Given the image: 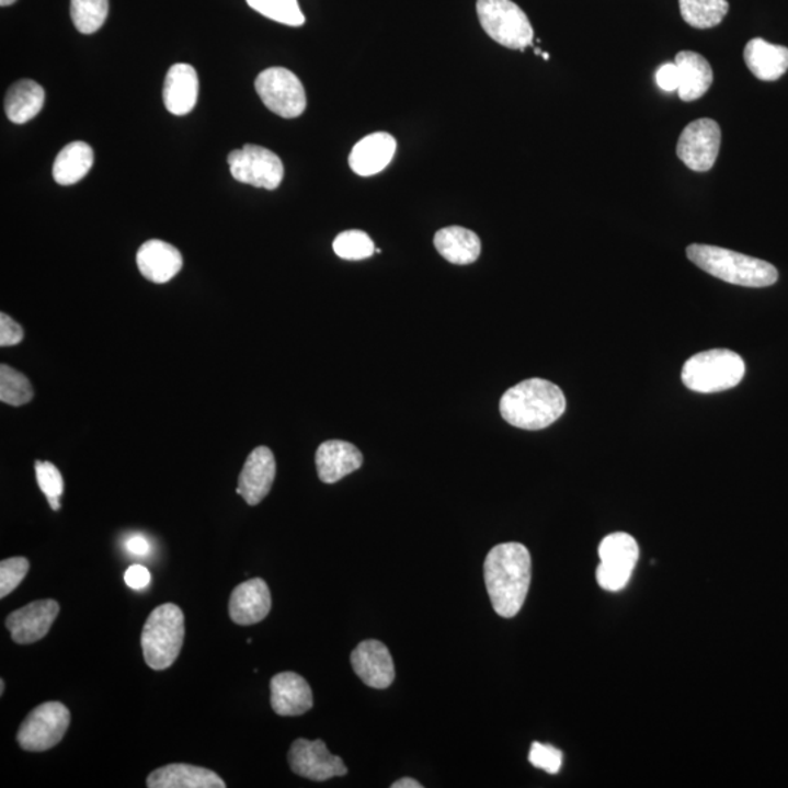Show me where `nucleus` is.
Listing matches in <instances>:
<instances>
[{
	"label": "nucleus",
	"instance_id": "obj_7",
	"mask_svg": "<svg viewBox=\"0 0 788 788\" xmlns=\"http://www.w3.org/2000/svg\"><path fill=\"white\" fill-rule=\"evenodd\" d=\"M70 724L65 704L50 701L34 708L16 733L18 745L28 752H44L59 745Z\"/></svg>",
	"mask_w": 788,
	"mask_h": 788
},
{
	"label": "nucleus",
	"instance_id": "obj_32",
	"mask_svg": "<svg viewBox=\"0 0 788 788\" xmlns=\"http://www.w3.org/2000/svg\"><path fill=\"white\" fill-rule=\"evenodd\" d=\"M333 250L345 261H364L376 252L369 236L358 230L341 232L333 241Z\"/></svg>",
	"mask_w": 788,
	"mask_h": 788
},
{
	"label": "nucleus",
	"instance_id": "obj_23",
	"mask_svg": "<svg viewBox=\"0 0 788 788\" xmlns=\"http://www.w3.org/2000/svg\"><path fill=\"white\" fill-rule=\"evenodd\" d=\"M675 64L679 72V99L689 103L706 95L715 81V73L706 57L699 53L684 50L677 53Z\"/></svg>",
	"mask_w": 788,
	"mask_h": 788
},
{
	"label": "nucleus",
	"instance_id": "obj_4",
	"mask_svg": "<svg viewBox=\"0 0 788 788\" xmlns=\"http://www.w3.org/2000/svg\"><path fill=\"white\" fill-rule=\"evenodd\" d=\"M183 641V610L173 603L156 607L148 616L140 638L145 663L153 671H165L178 660Z\"/></svg>",
	"mask_w": 788,
	"mask_h": 788
},
{
	"label": "nucleus",
	"instance_id": "obj_36",
	"mask_svg": "<svg viewBox=\"0 0 788 788\" xmlns=\"http://www.w3.org/2000/svg\"><path fill=\"white\" fill-rule=\"evenodd\" d=\"M24 339V330L7 312L0 315V346H15Z\"/></svg>",
	"mask_w": 788,
	"mask_h": 788
},
{
	"label": "nucleus",
	"instance_id": "obj_39",
	"mask_svg": "<svg viewBox=\"0 0 788 788\" xmlns=\"http://www.w3.org/2000/svg\"><path fill=\"white\" fill-rule=\"evenodd\" d=\"M126 549L129 550L130 553L138 555V557H145V555L149 553L151 546H149V541L145 539L144 536L138 535L127 539Z\"/></svg>",
	"mask_w": 788,
	"mask_h": 788
},
{
	"label": "nucleus",
	"instance_id": "obj_14",
	"mask_svg": "<svg viewBox=\"0 0 788 788\" xmlns=\"http://www.w3.org/2000/svg\"><path fill=\"white\" fill-rule=\"evenodd\" d=\"M354 672L365 685L386 689L393 684L396 672L389 649L377 640L361 642L351 654Z\"/></svg>",
	"mask_w": 788,
	"mask_h": 788
},
{
	"label": "nucleus",
	"instance_id": "obj_30",
	"mask_svg": "<svg viewBox=\"0 0 788 788\" xmlns=\"http://www.w3.org/2000/svg\"><path fill=\"white\" fill-rule=\"evenodd\" d=\"M34 391L24 374L7 364L0 365V400L11 407H24L31 402Z\"/></svg>",
	"mask_w": 788,
	"mask_h": 788
},
{
	"label": "nucleus",
	"instance_id": "obj_19",
	"mask_svg": "<svg viewBox=\"0 0 788 788\" xmlns=\"http://www.w3.org/2000/svg\"><path fill=\"white\" fill-rule=\"evenodd\" d=\"M396 148H398V142L386 132L365 136L352 149L350 167L361 178L381 173L393 160Z\"/></svg>",
	"mask_w": 788,
	"mask_h": 788
},
{
	"label": "nucleus",
	"instance_id": "obj_20",
	"mask_svg": "<svg viewBox=\"0 0 788 788\" xmlns=\"http://www.w3.org/2000/svg\"><path fill=\"white\" fill-rule=\"evenodd\" d=\"M140 273L153 284H165L183 267V256L174 245L161 240H149L136 254Z\"/></svg>",
	"mask_w": 788,
	"mask_h": 788
},
{
	"label": "nucleus",
	"instance_id": "obj_16",
	"mask_svg": "<svg viewBox=\"0 0 788 788\" xmlns=\"http://www.w3.org/2000/svg\"><path fill=\"white\" fill-rule=\"evenodd\" d=\"M228 607L232 623L241 627L262 623L272 609L271 590L266 581L252 579L237 585L232 590Z\"/></svg>",
	"mask_w": 788,
	"mask_h": 788
},
{
	"label": "nucleus",
	"instance_id": "obj_18",
	"mask_svg": "<svg viewBox=\"0 0 788 788\" xmlns=\"http://www.w3.org/2000/svg\"><path fill=\"white\" fill-rule=\"evenodd\" d=\"M363 453L354 444L329 439L317 448L316 468L321 482L336 483L363 466Z\"/></svg>",
	"mask_w": 788,
	"mask_h": 788
},
{
	"label": "nucleus",
	"instance_id": "obj_2",
	"mask_svg": "<svg viewBox=\"0 0 788 788\" xmlns=\"http://www.w3.org/2000/svg\"><path fill=\"white\" fill-rule=\"evenodd\" d=\"M566 408L562 390L541 378L518 382L505 391L500 402L501 416L510 425L527 431L548 429L562 416Z\"/></svg>",
	"mask_w": 788,
	"mask_h": 788
},
{
	"label": "nucleus",
	"instance_id": "obj_27",
	"mask_svg": "<svg viewBox=\"0 0 788 788\" xmlns=\"http://www.w3.org/2000/svg\"><path fill=\"white\" fill-rule=\"evenodd\" d=\"M94 164V151L85 142L66 145L53 164V179L60 186H72L81 182Z\"/></svg>",
	"mask_w": 788,
	"mask_h": 788
},
{
	"label": "nucleus",
	"instance_id": "obj_34",
	"mask_svg": "<svg viewBox=\"0 0 788 788\" xmlns=\"http://www.w3.org/2000/svg\"><path fill=\"white\" fill-rule=\"evenodd\" d=\"M30 571V561L16 557L0 562V597L9 596L22 583Z\"/></svg>",
	"mask_w": 788,
	"mask_h": 788
},
{
	"label": "nucleus",
	"instance_id": "obj_25",
	"mask_svg": "<svg viewBox=\"0 0 788 788\" xmlns=\"http://www.w3.org/2000/svg\"><path fill=\"white\" fill-rule=\"evenodd\" d=\"M437 252L453 264H470L481 256V240L464 227H447L434 237Z\"/></svg>",
	"mask_w": 788,
	"mask_h": 788
},
{
	"label": "nucleus",
	"instance_id": "obj_43",
	"mask_svg": "<svg viewBox=\"0 0 788 788\" xmlns=\"http://www.w3.org/2000/svg\"><path fill=\"white\" fill-rule=\"evenodd\" d=\"M541 57H544L545 60H549L548 53H541Z\"/></svg>",
	"mask_w": 788,
	"mask_h": 788
},
{
	"label": "nucleus",
	"instance_id": "obj_21",
	"mask_svg": "<svg viewBox=\"0 0 788 788\" xmlns=\"http://www.w3.org/2000/svg\"><path fill=\"white\" fill-rule=\"evenodd\" d=\"M199 95V78L192 65L175 64L171 66L164 82V104L174 116H184L196 107Z\"/></svg>",
	"mask_w": 788,
	"mask_h": 788
},
{
	"label": "nucleus",
	"instance_id": "obj_29",
	"mask_svg": "<svg viewBox=\"0 0 788 788\" xmlns=\"http://www.w3.org/2000/svg\"><path fill=\"white\" fill-rule=\"evenodd\" d=\"M70 16L79 33L94 34L109 16V0H70Z\"/></svg>",
	"mask_w": 788,
	"mask_h": 788
},
{
	"label": "nucleus",
	"instance_id": "obj_10",
	"mask_svg": "<svg viewBox=\"0 0 788 788\" xmlns=\"http://www.w3.org/2000/svg\"><path fill=\"white\" fill-rule=\"evenodd\" d=\"M231 175L237 182L275 191L284 180V164L275 152L258 145H244L228 156Z\"/></svg>",
	"mask_w": 788,
	"mask_h": 788
},
{
	"label": "nucleus",
	"instance_id": "obj_5",
	"mask_svg": "<svg viewBox=\"0 0 788 788\" xmlns=\"http://www.w3.org/2000/svg\"><path fill=\"white\" fill-rule=\"evenodd\" d=\"M742 356L729 350H711L690 356L682 368V381L697 393L733 389L745 377Z\"/></svg>",
	"mask_w": 788,
	"mask_h": 788
},
{
	"label": "nucleus",
	"instance_id": "obj_6",
	"mask_svg": "<svg viewBox=\"0 0 788 788\" xmlns=\"http://www.w3.org/2000/svg\"><path fill=\"white\" fill-rule=\"evenodd\" d=\"M477 12L483 31L501 46L512 50L532 46L535 31L525 11L513 0H478Z\"/></svg>",
	"mask_w": 788,
	"mask_h": 788
},
{
	"label": "nucleus",
	"instance_id": "obj_26",
	"mask_svg": "<svg viewBox=\"0 0 788 788\" xmlns=\"http://www.w3.org/2000/svg\"><path fill=\"white\" fill-rule=\"evenodd\" d=\"M44 90L37 82L31 79H22L13 83L11 90L8 91L7 100H4V110L7 116L16 125H24L33 121L44 105Z\"/></svg>",
	"mask_w": 788,
	"mask_h": 788
},
{
	"label": "nucleus",
	"instance_id": "obj_17",
	"mask_svg": "<svg viewBox=\"0 0 788 788\" xmlns=\"http://www.w3.org/2000/svg\"><path fill=\"white\" fill-rule=\"evenodd\" d=\"M271 706L277 716L306 715L312 708V690L298 673L284 672L271 681Z\"/></svg>",
	"mask_w": 788,
	"mask_h": 788
},
{
	"label": "nucleus",
	"instance_id": "obj_37",
	"mask_svg": "<svg viewBox=\"0 0 788 788\" xmlns=\"http://www.w3.org/2000/svg\"><path fill=\"white\" fill-rule=\"evenodd\" d=\"M655 82L663 91L673 92L679 87V72L675 61L673 64H664L660 66L655 72Z\"/></svg>",
	"mask_w": 788,
	"mask_h": 788
},
{
	"label": "nucleus",
	"instance_id": "obj_13",
	"mask_svg": "<svg viewBox=\"0 0 788 788\" xmlns=\"http://www.w3.org/2000/svg\"><path fill=\"white\" fill-rule=\"evenodd\" d=\"M59 612V603L44 598L12 612L4 624L16 644H34L47 636Z\"/></svg>",
	"mask_w": 788,
	"mask_h": 788
},
{
	"label": "nucleus",
	"instance_id": "obj_41",
	"mask_svg": "<svg viewBox=\"0 0 788 788\" xmlns=\"http://www.w3.org/2000/svg\"><path fill=\"white\" fill-rule=\"evenodd\" d=\"M15 2L16 0H0V4H2V7H11V4Z\"/></svg>",
	"mask_w": 788,
	"mask_h": 788
},
{
	"label": "nucleus",
	"instance_id": "obj_11",
	"mask_svg": "<svg viewBox=\"0 0 788 788\" xmlns=\"http://www.w3.org/2000/svg\"><path fill=\"white\" fill-rule=\"evenodd\" d=\"M721 147L719 123L699 118L689 123L677 140L676 153L689 170L706 173L715 167Z\"/></svg>",
	"mask_w": 788,
	"mask_h": 788
},
{
	"label": "nucleus",
	"instance_id": "obj_8",
	"mask_svg": "<svg viewBox=\"0 0 788 788\" xmlns=\"http://www.w3.org/2000/svg\"><path fill=\"white\" fill-rule=\"evenodd\" d=\"M598 557L602 561L596 572L598 585L607 592H619L631 580L640 548L628 533H612L598 546Z\"/></svg>",
	"mask_w": 788,
	"mask_h": 788
},
{
	"label": "nucleus",
	"instance_id": "obj_44",
	"mask_svg": "<svg viewBox=\"0 0 788 788\" xmlns=\"http://www.w3.org/2000/svg\"><path fill=\"white\" fill-rule=\"evenodd\" d=\"M535 53H536L537 56L541 55L540 48H536Z\"/></svg>",
	"mask_w": 788,
	"mask_h": 788
},
{
	"label": "nucleus",
	"instance_id": "obj_35",
	"mask_svg": "<svg viewBox=\"0 0 788 788\" xmlns=\"http://www.w3.org/2000/svg\"><path fill=\"white\" fill-rule=\"evenodd\" d=\"M528 761L533 767L544 769L548 774H557L562 765V752L557 747L535 742L532 745Z\"/></svg>",
	"mask_w": 788,
	"mask_h": 788
},
{
	"label": "nucleus",
	"instance_id": "obj_9",
	"mask_svg": "<svg viewBox=\"0 0 788 788\" xmlns=\"http://www.w3.org/2000/svg\"><path fill=\"white\" fill-rule=\"evenodd\" d=\"M263 104L284 118L301 116L307 107L306 90L297 75L285 68H269L254 82Z\"/></svg>",
	"mask_w": 788,
	"mask_h": 788
},
{
	"label": "nucleus",
	"instance_id": "obj_1",
	"mask_svg": "<svg viewBox=\"0 0 788 788\" xmlns=\"http://www.w3.org/2000/svg\"><path fill=\"white\" fill-rule=\"evenodd\" d=\"M483 575L496 614L514 618L530 587L532 557L526 546L516 541L494 546L483 563Z\"/></svg>",
	"mask_w": 788,
	"mask_h": 788
},
{
	"label": "nucleus",
	"instance_id": "obj_31",
	"mask_svg": "<svg viewBox=\"0 0 788 788\" xmlns=\"http://www.w3.org/2000/svg\"><path fill=\"white\" fill-rule=\"evenodd\" d=\"M249 7L269 20L289 26H301L306 16L298 0H248Z\"/></svg>",
	"mask_w": 788,
	"mask_h": 788
},
{
	"label": "nucleus",
	"instance_id": "obj_33",
	"mask_svg": "<svg viewBox=\"0 0 788 788\" xmlns=\"http://www.w3.org/2000/svg\"><path fill=\"white\" fill-rule=\"evenodd\" d=\"M35 475L39 490L46 495L53 512H59L60 499L65 491V482L59 469L50 461H35Z\"/></svg>",
	"mask_w": 788,
	"mask_h": 788
},
{
	"label": "nucleus",
	"instance_id": "obj_38",
	"mask_svg": "<svg viewBox=\"0 0 788 788\" xmlns=\"http://www.w3.org/2000/svg\"><path fill=\"white\" fill-rule=\"evenodd\" d=\"M125 581L130 589L142 590L151 583V572L144 566H132L125 572Z\"/></svg>",
	"mask_w": 788,
	"mask_h": 788
},
{
	"label": "nucleus",
	"instance_id": "obj_42",
	"mask_svg": "<svg viewBox=\"0 0 788 788\" xmlns=\"http://www.w3.org/2000/svg\"><path fill=\"white\" fill-rule=\"evenodd\" d=\"M4 693V681H0V695H3Z\"/></svg>",
	"mask_w": 788,
	"mask_h": 788
},
{
	"label": "nucleus",
	"instance_id": "obj_24",
	"mask_svg": "<svg viewBox=\"0 0 788 788\" xmlns=\"http://www.w3.org/2000/svg\"><path fill=\"white\" fill-rule=\"evenodd\" d=\"M743 59L760 81H777L788 70V48L764 38H752L743 52Z\"/></svg>",
	"mask_w": 788,
	"mask_h": 788
},
{
	"label": "nucleus",
	"instance_id": "obj_22",
	"mask_svg": "<svg viewBox=\"0 0 788 788\" xmlns=\"http://www.w3.org/2000/svg\"><path fill=\"white\" fill-rule=\"evenodd\" d=\"M149 788H226L217 773L189 764H170L147 778Z\"/></svg>",
	"mask_w": 788,
	"mask_h": 788
},
{
	"label": "nucleus",
	"instance_id": "obj_28",
	"mask_svg": "<svg viewBox=\"0 0 788 788\" xmlns=\"http://www.w3.org/2000/svg\"><path fill=\"white\" fill-rule=\"evenodd\" d=\"M679 8L686 24L707 30L721 24L730 7L728 0H679Z\"/></svg>",
	"mask_w": 788,
	"mask_h": 788
},
{
	"label": "nucleus",
	"instance_id": "obj_15",
	"mask_svg": "<svg viewBox=\"0 0 788 788\" xmlns=\"http://www.w3.org/2000/svg\"><path fill=\"white\" fill-rule=\"evenodd\" d=\"M275 477L276 460L271 448H254L241 470L237 494L243 496L249 505L261 504L271 492Z\"/></svg>",
	"mask_w": 788,
	"mask_h": 788
},
{
	"label": "nucleus",
	"instance_id": "obj_40",
	"mask_svg": "<svg viewBox=\"0 0 788 788\" xmlns=\"http://www.w3.org/2000/svg\"><path fill=\"white\" fill-rule=\"evenodd\" d=\"M391 788H422V785H420L416 780H413V778L404 777L393 783Z\"/></svg>",
	"mask_w": 788,
	"mask_h": 788
},
{
	"label": "nucleus",
	"instance_id": "obj_12",
	"mask_svg": "<svg viewBox=\"0 0 788 788\" xmlns=\"http://www.w3.org/2000/svg\"><path fill=\"white\" fill-rule=\"evenodd\" d=\"M290 769L297 776L311 781H328L346 776L347 768L341 756L332 755L323 741L297 739L288 752Z\"/></svg>",
	"mask_w": 788,
	"mask_h": 788
},
{
	"label": "nucleus",
	"instance_id": "obj_3",
	"mask_svg": "<svg viewBox=\"0 0 788 788\" xmlns=\"http://www.w3.org/2000/svg\"><path fill=\"white\" fill-rule=\"evenodd\" d=\"M686 256L704 272L729 284L765 288L778 281V271L772 263L716 245L690 244Z\"/></svg>",
	"mask_w": 788,
	"mask_h": 788
}]
</instances>
